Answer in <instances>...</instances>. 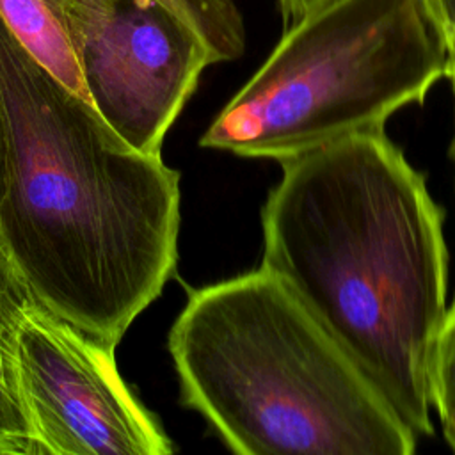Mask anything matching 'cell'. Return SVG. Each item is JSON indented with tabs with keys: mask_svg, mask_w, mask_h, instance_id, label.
Instances as JSON below:
<instances>
[{
	"mask_svg": "<svg viewBox=\"0 0 455 455\" xmlns=\"http://www.w3.org/2000/svg\"><path fill=\"white\" fill-rule=\"evenodd\" d=\"M443 427V435L448 443V446L455 451V411H443L437 412Z\"/></svg>",
	"mask_w": 455,
	"mask_h": 455,
	"instance_id": "14",
	"label": "cell"
},
{
	"mask_svg": "<svg viewBox=\"0 0 455 455\" xmlns=\"http://www.w3.org/2000/svg\"><path fill=\"white\" fill-rule=\"evenodd\" d=\"M167 348L181 403L240 455H411L418 435L270 272L188 291Z\"/></svg>",
	"mask_w": 455,
	"mask_h": 455,
	"instance_id": "3",
	"label": "cell"
},
{
	"mask_svg": "<svg viewBox=\"0 0 455 455\" xmlns=\"http://www.w3.org/2000/svg\"><path fill=\"white\" fill-rule=\"evenodd\" d=\"M446 76L451 80V84H453V92H455V53L448 55V69H446Z\"/></svg>",
	"mask_w": 455,
	"mask_h": 455,
	"instance_id": "15",
	"label": "cell"
},
{
	"mask_svg": "<svg viewBox=\"0 0 455 455\" xmlns=\"http://www.w3.org/2000/svg\"><path fill=\"white\" fill-rule=\"evenodd\" d=\"M68 30L87 101L135 151L162 142L213 64L201 39L158 0H48Z\"/></svg>",
	"mask_w": 455,
	"mask_h": 455,
	"instance_id": "5",
	"label": "cell"
},
{
	"mask_svg": "<svg viewBox=\"0 0 455 455\" xmlns=\"http://www.w3.org/2000/svg\"><path fill=\"white\" fill-rule=\"evenodd\" d=\"M0 18L41 66L87 100L68 30L48 0H0Z\"/></svg>",
	"mask_w": 455,
	"mask_h": 455,
	"instance_id": "8",
	"label": "cell"
},
{
	"mask_svg": "<svg viewBox=\"0 0 455 455\" xmlns=\"http://www.w3.org/2000/svg\"><path fill=\"white\" fill-rule=\"evenodd\" d=\"M206 46L213 64L242 57L247 32L236 0H158Z\"/></svg>",
	"mask_w": 455,
	"mask_h": 455,
	"instance_id": "9",
	"label": "cell"
},
{
	"mask_svg": "<svg viewBox=\"0 0 455 455\" xmlns=\"http://www.w3.org/2000/svg\"><path fill=\"white\" fill-rule=\"evenodd\" d=\"M20 387L37 455H169L172 441L123 380L116 347L32 300L18 325Z\"/></svg>",
	"mask_w": 455,
	"mask_h": 455,
	"instance_id": "6",
	"label": "cell"
},
{
	"mask_svg": "<svg viewBox=\"0 0 455 455\" xmlns=\"http://www.w3.org/2000/svg\"><path fill=\"white\" fill-rule=\"evenodd\" d=\"M446 69V46L423 0H329L290 23L199 146L283 162L384 130Z\"/></svg>",
	"mask_w": 455,
	"mask_h": 455,
	"instance_id": "4",
	"label": "cell"
},
{
	"mask_svg": "<svg viewBox=\"0 0 455 455\" xmlns=\"http://www.w3.org/2000/svg\"><path fill=\"white\" fill-rule=\"evenodd\" d=\"M32 300L0 247V455H37L18 375V325Z\"/></svg>",
	"mask_w": 455,
	"mask_h": 455,
	"instance_id": "7",
	"label": "cell"
},
{
	"mask_svg": "<svg viewBox=\"0 0 455 455\" xmlns=\"http://www.w3.org/2000/svg\"><path fill=\"white\" fill-rule=\"evenodd\" d=\"M0 247L34 299L112 347L176 272L180 172L130 148L0 18Z\"/></svg>",
	"mask_w": 455,
	"mask_h": 455,
	"instance_id": "1",
	"label": "cell"
},
{
	"mask_svg": "<svg viewBox=\"0 0 455 455\" xmlns=\"http://www.w3.org/2000/svg\"><path fill=\"white\" fill-rule=\"evenodd\" d=\"M5 178H7V139H5V121L0 101V201L5 192Z\"/></svg>",
	"mask_w": 455,
	"mask_h": 455,
	"instance_id": "13",
	"label": "cell"
},
{
	"mask_svg": "<svg viewBox=\"0 0 455 455\" xmlns=\"http://www.w3.org/2000/svg\"><path fill=\"white\" fill-rule=\"evenodd\" d=\"M279 164L261 212V268L418 437L432 435L430 366L448 309V251L423 174L384 130Z\"/></svg>",
	"mask_w": 455,
	"mask_h": 455,
	"instance_id": "2",
	"label": "cell"
},
{
	"mask_svg": "<svg viewBox=\"0 0 455 455\" xmlns=\"http://www.w3.org/2000/svg\"><path fill=\"white\" fill-rule=\"evenodd\" d=\"M430 400L437 412L455 411V300L448 306L435 339L430 366Z\"/></svg>",
	"mask_w": 455,
	"mask_h": 455,
	"instance_id": "10",
	"label": "cell"
},
{
	"mask_svg": "<svg viewBox=\"0 0 455 455\" xmlns=\"http://www.w3.org/2000/svg\"><path fill=\"white\" fill-rule=\"evenodd\" d=\"M327 2L329 0H275L279 12L286 23L300 20L302 16L313 12Z\"/></svg>",
	"mask_w": 455,
	"mask_h": 455,
	"instance_id": "12",
	"label": "cell"
},
{
	"mask_svg": "<svg viewBox=\"0 0 455 455\" xmlns=\"http://www.w3.org/2000/svg\"><path fill=\"white\" fill-rule=\"evenodd\" d=\"M453 160H455V142H453Z\"/></svg>",
	"mask_w": 455,
	"mask_h": 455,
	"instance_id": "16",
	"label": "cell"
},
{
	"mask_svg": "<svg viewBox=\"0 0 455 455\" xmlns=\"http://www.w3.org/2000/svg\"><path fill=\"white\" fill-rule=\"evenodd\" d=\"M423 5L448 55L455 53V0H423Z\"/></svg>",
	"mask_w": 455,
	"mask_h": 455,
	"instance_id": "11",
	"label": "cell"
}]
</instances>
